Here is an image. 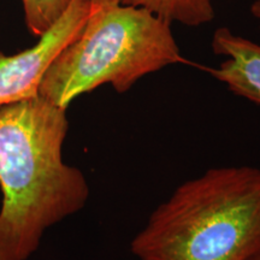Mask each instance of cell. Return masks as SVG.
I'll return each mask as SVG.
<instances>
[{"label": "cell", "mask_w": 260, "mask_h": 260, "mask_svg": "<svg viewBox=\"0 0 260 260\" xmlns=\"http://www.w3.org/2000/svg\"><path fill=\"white\" fill-rule=\"evenodd\" d=\"M212 50L226 60L216 69L205 70L234 94L260 105V45L219 28L213 34Z\"/></svg>", "instance_id": "cell-5"}, {"label": "cell", "mask_w": 260, "mask_h": 260, "mask_svg": "<svg viewBox=\"0 0 260 260\" xmlns=\"http://www.w3.org/2000/svg\"><path fill=\"white\" fill-rule=\"evenodd\" d=\"M73 0H22L25 23L31 34L40 38L57 23Z\"/></svg>", "instance_id": "cell-7"}, {"label": "cell", "mask_w": 260, "mask_h": 260, "mask_svg": "<svg viewBox=\"0 0 260 260\" xmlns=\"http://www.w3.org/2000/svg\"><path fill=\"white\" fill-rule=\"evenodd\" d=\"M251 12L252 15L259 21V27H260V0H256L251 6Z\"/></svg>", "instance_id": "cell-8"}, {"label": "cell", "mask_w": 260, "mask_h": 260, "mask_svg": "<svg viewBox=\"0 0 260 260\" xmlns=\"http://www.w3.org/2000/svg\"><path fill=\"white\" fill-rule=\"evenodd\" d=\"M90 4L73 0L53 27L35 46L12 56L0 53V107L39 95L42 77L63 48L76 38L88 17Z\"/></svg>", "instance_id": "cell-4"}, {"label": "cell", "mask_w": 260, "mask_h": 260, "mask_svg": "<svg viewBox=\"0 0 260 260\" xmlns=\"http://www.w3.org/2000/svg\"><path fill=\"white\" fill-rule=\"evenodd\" d=\"M90 6L121 4L142 8L153 12L169 23L180 22L184 25L209 23L214 17L213 0H83Z\"/></svg>", "instance_id": "cell-6"}, {"label": "cell", "mask_w": 260, "mask_h": 260, "mask_svg": "<svg viewBox=\"0 0 260 260\" xmlns=\"http://www.w3.org/2000/svg\"><path fill=\"white\" fill-rule=\"evenodd\" d=\"M170 25L136 6H90L82 29L42 77L39 94L68 110L77 96L103 84L125 93L146 75L168 65L188 63Z\"/></svg>", "instance_id": "cell-3"}, {"label": "cell", "mask_w": 260, "mask_h": 260, "mask_svg": "<svg viewBox=\"0 0 260 260\" xmlns=\"http://www.w3.org/2000/svg\"><path fill=\"white\" fill-rule=\"evenodd\" d=\"M252 260H260V254H258V255H256V256H255V258H253Z\"/></svg>", "instance_id": "cell-9"}, {"label": "cell", "mask_w": 260, "mask_h": 260, "mask_svg": "<svg viewBox=\"0 0 260 260\" xmlns=\"http://www.w3.org/2000/svg\"><path fill=\"white\" fill-rule=\"evenodd\" d=\"M138 260H252L260 254V169L219 167L180 184L130 242Z\"/></svg>", "instance_id": "cell-2"}, {"label": "cell", "mask_w": 260, "mask_h": 260, "mask_svg": "<svg viewBox=\"0 0 260 260\" xmlns=\"http://www.w3.org/2000/svg\"><path fill=\"white\" fill-rule=\"evenodd\" d=\"M68 132L67 109L40 94L0 107V260H27L88 201L83 172L63 160Z\"/></svg>", "instance_id": "cell-1"}]
</instances>
